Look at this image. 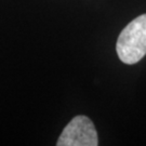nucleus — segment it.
Masks as SVG:
<instances>
[{
    "label": "nucleus",
    "instance_id": "1",
    "mask_svg": "<svg viewBox=\"0 0 146 146\" xmlns=\"http://www.w3.org/2000/svg\"><path fill=\"white\" fill-rule=\"evenodd\" d=\"M120 61L136 64L146 55V13L131 21L120 33L116 43Z\"/></svg>",
    "mask_w": 146,
    "mask_h": 146
},
{
    "label": "nucleus",
    "instance_id": "2",
    "mask_svg": "<svg viewBox=\"0 0 146 146\" xmlns=\"http://www.w3.org/2000/svg\"><path fill=\"white\" fill-rule=\"evenodd\" d=\"M58 146H98V133L93 122L87 116H76L70 120L61 136Z\"/></svg>",
    "mask_w": 146,
    "mask_h": 146
}]
</instances>
